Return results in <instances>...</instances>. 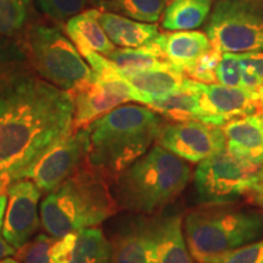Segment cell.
<instances>
[{"label": "cell", "mask_w": 263, "mask_h": 263, "mask_svg": "<svg viewBox=\"0 0 263 263\" xmlns=\"http://www.w3.org/2000/svg\"><path fill=\"white\" fill-rule=\"evenodd\" d=\"M73 98L49 82L17 78L0 90V193L72 132Z\"/></svg>", "instance_id": "6da1fadb"}, {"label": "cell", "mask_w": 263, "mask_h": 263, "mask_svg": "<svg viewBox=\"0 0 263 263\" xmlns=\"http://www.w3.org/2000/svg\"><path fill=\"white\" fill-rule=\"evenodd\" d=\"M162 116L149 106L121 105L89 126L88 166L112 182L155 143Z\"/></svg>", "instance_id": "7a4b0ae2"}, {"label": "cell", "mask_w": 263, "mask_h": 263, "mask_svg": "<svg viewBox=\"0 0 263 263\" xmlns=\"http://www.w3.org/2000/svg\"><path fill=\"white\" fill-rule=\"evenodd\" d=\"M108 183L106 177L85 164L42 200V228L59 239L101 224L118 209Z\"/></svg>", "instance_id": "3957f363"}, {"label": "cell", "mask_w": 263, "mask_h": 263, "mask_svg": "<svg viewBox=\"0 0 263 263\" xmlns=\"http://www.w3.org/2000/svg\"><path fill=\"white\" fill-rule=\"evenodd\" d=\"M190 178L189 163L156 144L116 180L118 209L153 215L177 199Z\"/></svg>", "instance_id": "277c9868"}, {"label": "cell", "mask_w": 263, "mask_h": 263, "mask_svg": "<svg viewBox=\"0 0 263 263\" xmlns=\"http://www.w3.org/2000/svg\"><path fill=\"white\" fill-rule=\"evenodd\" d=\"M184 235L196 262L263 239V210L235 202L203 203L186 213Z\"/></svg>", "instance_id": "5b68a950"}, {"label": "cell", "mask_w": 263, "mask_h": 263, "mask_svg": "<svg viewBox=\"0 0 263 263\" xmlns=\"http://www.w3.org/2000/svg\"><path fill=\"white\" fill-rule=\"evenodd\" d=\"M84 59L93 71V78L71 93L73 98L72 130L89 127L98 118L128 101L144 105L141 95L112 61L95 51L88 52Z\"/></svg>", "instance_id": "8992f818"}, {"label": "cell", "mask_w": 263, "mask_h": 263, "mask_svg": "<svg viewBox=\"0 0 263 263\" xmlns=\"http://www.w3.org/2000/svg\"><path fill=\"white\" fill-rule=\"evenodd\" d=\"M28 52L38 74L62 90L72 93L93 78L73 42L58 28L34 26L28 34Z\"/></svg>", "instance_id": "52a82bcc"}, {"label": "cell", "mask_w": 263, "mask_h": 263, "mask_svg": "<svg viewBox=\"0 0 263 263\" xmlns=\"http://www.w3.org/2000/svg\"><path fill=\"white\" fill-rule=\"evenodd\" d=\"M205 33L222 52H263V4L256 0H218Z\"/></svg>", "instance_id": "ba28073f"}, {"label": "cell", "mask_w": 263, "mask_h": 263, "mask_svg": "<svg viewBox=\"0 0 263 263\" xmlns=\"http://www.w3.org/2000/svg\"><path fill=\"white\" fill-rule=\"evenodd\" d=\"M258 167L227 149L219 150L197 164L194 183L202 203L235 202L246 196Z\"/></svg>", "instance_id": "9c48e42d"}, {"label": "cell", "mask_w": 263, "mask_h": 263, "mask_svg": "<svg viewBox=\"0 0 263 263\" xmlns=\"http://www.w3.org/2000/svg\"><path fill=\"white\" fill-rule=\"evenodd\" d=\"M90 132L89 127L72 130L34 163L16 177L18 179H31L42 193H50L70 178L78 170L88 164Z\"/></svg>", "instance_id": "30bf717a"}, {"label": "cell", "mask_w": 263, "mask_h": 263, "mask_svg": "<svg viewBox=\"0 0 263 263\" xmlns=\"http://www.w3.org/2000/svg\"><path fill=\"white\" fill-rule=\"evenodd\" d=\"M164 149L186 162L200 163L226 147L222 127L199 121L164 123L156 139Z\"/></svg>", "instance_id": "8fae6325"}, {"label": "cell", "mask_w": 263, "mask_h": 263, "mask_svg": "<svg viewBox=\"0 0 263 263\" xmlns=\"http://www.w3.org/2000/svg\"><path fill=\"white\" fill-rule=\"evenodd\" d=\"M8 195L3 236L16 250L32 239L41 224L38 203L42 192L31 179H18L5 189Z\"/></svg>", "instance_id": "7c38bea8"}, {"label": "cell", "mask_w": 263, "mask_h": 263, "mask_svg": "<svg viewBox=\"0 0 263 263\" xmlns=\"http://www.w3.org/2000/svg\"><path fill=\"white\" fill-rule=\"evenodd\" d=\"M203 123L223 127L234 118L263 112L258 91L242 87L196 82Z\"/></svg>", "instance_id": "4fadbf2b"}, {"label": "cell", "mask_w": 263, "mask_h": 263, "mask_svg": "<svg viewBox=\"0 0 263 263\" xmlns=\"http://www.w3.org/2000/svg\"><path fill=\"white\" fill-rule=\"evenodd\" d=\"M111 242L100 228H84L55 240L51 263H108Z\"/></svg>", "instance_id": "5bb4252c"}, {"label": "cell", "mask_w": 263, "mask_h": 263, "mask_svg": "<svg viewBox=\"0 0 263 263\" xmlns=\"http://www.w3.org/2000/svg\"><path fill=\"white\" fill-rule=\"evenodd\" d=\"M183 230L179 216L149 221L147 244L150 263H194Z\"/></svg>", "instance_id": "9a60e30c"}, {"label": "cell", "mask_w": 263, "mask_h": 263, "mask_svg": "<svg viewBox=\"0 0 263 263\" xmlns=\"http://www.w3.org/2000/svg\"><path fill=\"white\" fill-rule=\"evenodd\" d=\"M222 129L227 149L252 166H263V112L234 118Z\"/></svg>", "instance_id": "2e32d148"}, {"label": "cell", "mask_w": 263, "mask_h": 263, "mask_svg": "<svg viewBox=\"0 0 263 263\" xmlns=\"http://www.w3.org/2000/svg\"><path fill=\"white\" fill-rule=\"evenodd\" d=\"M164 60L184 73L212 48L206 33L200 31H174L160 33L155 38Z\"/></svg>", "instance_id": "e0dca14e"}, {"label": "cell", "mask_w": 263, "mask_h": 263, "mask_svg": "<svg viewBox=\"0 0 263 263\" xmlns=\"http://www.w3.org/2000/svg\"><path fill=\"white\" fill-rule=\"evenodd\" d=\"M124 77L141 95L146 106L182 89L189 78L180 68L170 62L149 70L124 74Z\"/></svg>", "instance_id": "ac0fdd59"}, {"label": "cell", "mask_w": 263, "mask_h": 263, "mask_svg": "<svg viewBox=\"0 0 263 263\" xmlns=\"http://www.w3.org/2000/svg\"><path fill=\"white\" fill-rule=\"evenodd\" d=\"M100 14L99 9H90L67 20L66 33L83 58L90 51L107 58L116 49L100 24Z\"/></svg>", "instance_id": "d6986e66"}, {"label": "cell", "mask_w": 263, "mask_h": 263, "mask_svg": "<svg viewBox=\"0 0 263 263\" xmlns=\"http://www.w3.org/2000/svg\"><path fill=\"white\" fill-rule=\"evenodd\" d=\"M99 20L110 41L120 48L145 47L160 34L155 24L140 22L115 12L103 11Z\"/></svg>", "instance_id": "ffe728a7"}, {"label": "cell", "mask_w": 263, "mask_h": 263, "mask_svg": "<svg viewBox=\"0 0 263 263\" xmlns=\"http://www.w3.org/2000/svg\"><path fill=\"white\" fill-rule=\"evenodd\" d=\"M147 106L162 117L172 120L174 122H184V121L203 122V114L200 106L196 81L192 78H188L182 89L168 97L154 101Z\"/></svg>", "instance_id": "44dd1931"}, {"label": "cell", "mask_w": 263, "mask_h": 263, "mask_svg": "<svg viewBox=\"0 0 263 263\" xmlns=\"http://www.w3.org/2000/svg\"><path fill=\"white\" fill-rule=\"evenodd\" d=\"M149 221L134 222L115 235L108 263H150L147 244Z\"/></svg>", "instance_id": "7402d4cb"}, {"label": "cell", "mask_w": 263, "mask_h": 263, "mask_svg": "<svg viewBox=\"0 0 263 263\" xmlns=\"http://www.w3.org/2000/svg\"><path fill=\"white\" fill-rule=\"evenodd\" d=\"M212 0H170L162 16V28L168 32L192 31L205 24Z\"/></svg>", "instance_id": "603a6c76"}, {"label": "cell", "mask_w": 263, "mask_h": 263, "mask_svg": "<svg viewBox=\"0 0 263 263\" xmlns=\"http://www.w3.org/2000/svg\"><path fill=\"white\" fill-rule=\"evenodd\" d=\"M107 59L112 61L122 74H129L166 64L160 48L155 41L141 48H118L108 55Z\"/></svg>", "instance_id": "cb8c5ba5"}, {"label": "cell", "mask_w": 263, "mask_h": 263, "mask_svg": "<svg viewBox=\"0 0 263 263\" xmlns=\"http://www.w3.org/2000/svg\"><path fill=\"white\" fill-rule=\"evenodd\" d=\"M99 9L140 22L155 24L163 14L166 0H98Z\"/></svg>", "instance_id": "d4e9b609"}, {"label": "cell", "mask_w": 263, "mask_h": 263, "mask_svg": "<svg viewBox=\"0 0 263 263\" xmlns=\"http://www.w3.org/2000/svg\"><path fill=\"white\" fill-rule=\"evenodd\" d=\"M31 0H0V35H11L24 27Z\"/></svg>", "instance_id": "484cf974"}, {"label": "cell", "mask_w": 263, "mask_h": 263, "mask_svg": "<svg viewBox=\"0 0 263 263\" xmlns=\"http://www.w3.org/2000/svg\"><path fill=\"white\" fill-rule=\"evenodd\" d=\"M57 238L39 234L16 250V258L20 263H51V248Z\"/></svg>", "instance_id": "4316f807"}, {"label": "cell", "mask_w": 263, "mask_h": 263, "mask_svg": "<svg viewBox=\"0 0 263 263\" xmlns=\"http://www.w3.org/2000/svg\"><path fill=\"white\" fill-rule=\"evenodd\" d=\"M199 263H263V239L212 257L203 258Z\"/></svg>", "instance_id": "83f0119b"}, {"label": "cell", "mask_w": 263, "mask_h": 263, "mask_svg": "<svg viewBox=\"0 0 263 263\" xmlns=\"http://www.w3.org/2000/svg\"><path fill=\"white\" fill-rule=\"evenodd\" d=\"M222 55V51L212 47L205 55H202L197 60L193 67H190L185 72V74L192 80L201 82V83H216V70L219 61H221Z\"/></svg>", "instance_id": "f1b7e54d"}, {"label": "cell", "mask_w": 263, "mask_h": 263, "mask_svg": "<svg viewBox=\"0 0 263 263\" xmlns=\"http://www.w3.org/2000/svg\"><path fill=\"white\" fill-rule=\"evenodd\" d=\"M217 83L227 87L241 85V59L236 52H223L216 70Z\"/></svg>", "instance_id": "f546056e"}, {"label": "cell", "mask_w": 263, "mask_h": 263, "mask_svg": "<svg viewBox=\"0 0 263 263\" xmlns=\"http://www.w3.org/2000/svg\"><path fill=\"white\" fill-rule=\"evenodd\" d=\"M37 3L51 18L65 21L83 11L89 0H37Z\"/></svg>", "instance_id": "4dcf8cb0"}, {"label": "cell", "mask_w": 263, "mask_h": 263, "mask_svg": "<svg viewBox=\"0 0 263 263\" xmlns=\"http://www.w3.org/2000/svg\"><path fill=\"white\" fill-rule=\"evenodd\" d=\"M246 196H248L250 202L254 203L258 209L263 210V166L258 167L256 171Z\"/></svg>", "instance_id": "1f68e13d"}, {"label": "cell", "mask_w": 263, "mask_h": 263, "mask_svg": "<svg viewBox=\"0 0 263 263\" xmlns=\"http://www.w3.org/2000/svg\"><path fill=\"white\" fill-rule=\"evenodd\" d=\"M6 206H8V195L6 193H0V259L16 254V249L12 248L3 236V224H4Z\"/></svg>", "instance_id": "d6a6232c"}, {"label": "cell", "mask_w": 263, "mask_h": 263, "mask_svg": "<svg viewBox=\"0 0 263 263\" xmlns=\"http://www.w3.org/2000/svg\"><path fill=\"white\" fill-rule=\"evenodd\" d=\"M241 59V57H240ZM263 81L259 78V76L256 73L251 65L244 61L241 59V85L242 88H246L249 90L258 91L259 87H261Z\"/></svg>", "instance_id": "836d02e7"}, {"label": "cell", "mask_w": 263, "mask_h": 263, "mask_svg": "<svg viewBox=\"0 0 263 263\" xmlns=\"http://www.w3.org/2000/svg\"><path fill=\"white\" fill-rule=\"evenodd\" d=\"M240 57L254 67L256 73L263 81V52H242Z\"/></svg>", "instance_id": "e575fe53"}, {"label": "cell", "mask_w": 263, "mask_h": 263, "mask_svg": "<svg viewBox=\"0 0 263 263\" xmlns=\"http://www.w3.org/2000/svg\"><path fill=\"white\" fill-rule=\"evenodd\" d=\"M0 263H20L17 258H12V257H5L3 259H0Z\"/></svg>", "instance_id": "d590c367"}, {"label": "cell", "mask_w": 263, "mask_h": 263, "mask_svg": "<svg viewBox=\"0 0 263 263\" xmlns=\"http://www.w3.org/2000/svg\"><path fill=\"white\" fill-rule=\"evenodd\" d=\"M258 94H259V98H261L262 106H263V83H262L261 87H259V89H258Z\"/></svg>", "instance_id": "8d00e7d4"}, {"label": "cell", "mask_w": 263, "mask_h": 263, "mask_svg": "<svg viewBox=\"0 0 263 263\" xmlns=\"http://www.w3.org/2000/svg\"><path fill=\"white\" fill-rule=\"evenodd\" d=\"M256 2H262V0H256Z\"/></svg>", "instance_id": "74e56055"}]
</instances>
